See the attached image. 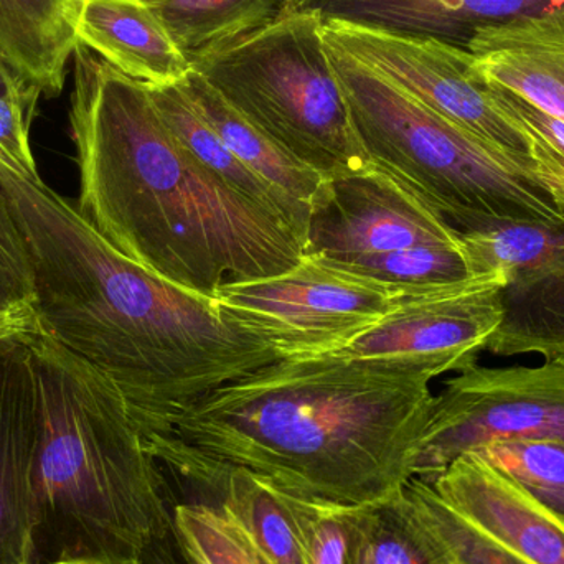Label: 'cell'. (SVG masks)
Here are the masks:
<instances>
[{
	"label": "cell",
	"instance_id": "cell-1",
	"mask_svg": "<svg viewBox=\"0 0 564 564\" xmlns=\"http://www.w3.org/2000/svg\"><path fill=\"white\" fill-rule=\"evenodd\" d=\"M0 202L22 240L36 327L112 381L141 434L281 360L214 297L116 250L68 198L0 154Z\"/></svg>",
	"mask_w": 564,
	"mask_h": 564
},
{
	"label": "cell",
	"instance_id": "cell-2",
	"mask_svg": "<svg viewBox=\"0 0 564 564\" xmlns=\"http://www.w3.org/2000/svg\"><path fill=\"white\" fill-rule=\"evenodd\" d=\"M69 128L79 214L161 280L214 297L227 282L278 276L304 258L288 225L175 138L145 83L83 45L73 53Z\"/></svg>",
	"mask_w": 564,
	"mask_h": 564
},
{
	"label": "cell",
	"instance_id": "cell-3",
	"mask_svg": "<svg viewBox=\"0 0 564 564\" xmlns=\"http://www.w3.org/2000/svg\"><path fill=\"white\" fill-rule=\"evenodd\" d=\"M434 378L426 368L334 354L285 357L212 391L152 433L289 492L365 506L413 479Z\"/></svg>",
	"mask_w": 564,
	"mask_h": 564
},
{
	"label": "cell",
	"instance_id": "cell-4",
	"mask_svg": "<svg viewBox=\"0 0 564 564\" xmlns=\"http://www.w3.org/2000/svg\"><path fill=\"white\" fill-rule=\"evenodd\" d=\"M26 341L43 406L29 564H139L174 523L161 464L109 378L42 332Z\"/></svg>",
	"mask_w": 564,
	"mask_h": 564
},
{
	"label": "cell",
	"instance_id": "cell-5",
	"mask_svg": "<svg viewBox=\"0 0 564 564\" xmlns=\"http://www.w3.org/2000/svg\"><path fill=\"white\" fill-rule=\"evenodd\" d=\"M324 45L370 161L404 182L460 234L500 224L564 225L558 188L344 50Z\"/></svg>",
	"mask_w": 564,
	"mask_h": 564
},
{
	"label": "cell",
	"instance_id": "cell-6",
	"mask_svg": "<svg viewBox=\"0 0 564 564\" xmlns=\"http://www.w3.org/2000/svg\"><path fill=\"white\" fill-rule=\"evenodd\" d=\"M321 25L318 13L282 9L264 25L192 59V68L289 154L330 181L373 162L351 124Z\"/></svg>",
	"mask_w": 564,
	"mask_h": 564
},
{
	"label": "cell",
	"instance_id": "cell-7",
	"mask_svg": "<svg viewBox=\"0 0 564 564\" xmlns=\"http://www.w3.org/2000/svg\"><path fill=\"white\" fill-rule=\"evenodd\" d=\"M322 40L365 63L437 115L516 159L564 195V158L506 108L469 50L345 20L322 19Z\"/></svg>",
	"mask_w": 564,
	"mask_h": 564
},
{
	"label": "cell",
	"instance_id": "cell-8",
	"mask_svg": "<svg viewBox=\"0 0 564 564\" xmlns=\"http://www.w3.org/2000/svg\"><path fill=\"white\" fill-rule=\"evenodd\" d=\"M403 292L304 254L278 276L227 282L214 299L285 358L335 350L377 324Z\"/></svg>",
	"mask_w": 564,
	"mask_h": 564
},
{
	"label": "cell",
	"instance_id": "cell-9",
	"mask_svg": "<svg viewBox=\"0 0 564 564\" xmlns=\"http://www.w3.org/2000/svg\"><path fill=\"white\" fill-rule=\"evenodd\" d=\"M503 441H564V365L460 371L434 397L414 477L436 479L467 453Z\"/></svg>",
	"mask_w": 564,
	"mask_h": 564
},
{
	"label": "cell",
	"instance_id": "cell-10",
	"mask_svg": "<svg viewBox=\"0 0 564 564\" xmlns=\"http://www.w3.org/2000/svg\"><path fill=\"white\" fill-rule=\"evenodd\" d=\"M482 273H502L500 322L486 350L564 365V225L500 224L463 234Z\"/></svg>",
	"mask_w": 564,
	"mask_h": 564
},
{
	"label": "cell",
	"instance_id": "cell-11",
	"mask_svg": "<svg viewBox=\"0 0 564 564\" xmlns=\"http://www.w3.org/2000/svg\"><path fill=\"white\" fill-rule=\"evenodd\" d=\"M500 271L431 291H404L401 301L367 330L327 354L354 360L426 368L440 375L467 370L499 327Z\"/></svg>",
	"mask_w": 564,
	"mask_h": 564
},
{
	"label": "cell",
	"instance_id": "cell-12",
	"mask_svg": "<svg viewBox=\"0 0 564 564\" xmlns=\"http://www.w3.org/2000/svg\"><path fill=\"white\" fill-rule=\"evenodd\" d=\"M463 234L384 169L330 178L312 214L305 254L332 263L416 247L463 248Z\"/></svg>",
	"mask_w": 564,
	"mask_h": 564
},
{
	"label": "cell",
	"instance_id": "cell-13",
	"mask_svg": "<svg viewBox=\"0 0 564 564\" xmlns=\"http://www.w3.org/2000/svg\"><path fill=\"white\" fill-rule=\"evenodd\" d=\"M43 430L39 368L26 338L0 341V564H29L32 482Z\"/></svg>",
	"mask_w": 564,
	"mask_h": 564
},
{
	"label": "cell",
	"instance_id": "cell-14",
	"mask_svg": "<svg viewBox=\"0 0 564 564\" xmlns=\"http://www.w3.org/2000/svg\"><path fill=\"white\" fill-rule=\"evenodd\" d=\"M430 484L451 509L513 555L564 564V520L480 454L457 457Z\"/></svg>",
	"mask_w": 564,
	"mask_h": 564
},
{
	"label": "cell",
	"instance_id": "cell-15",
	"mask_svg": "<svg viewBox=\"0 0 564 564\" xmlns=\"http://www.w3.org/2000/svg\"><path fill=\"white\" fill-rule=\"evenodd\" d=\"M467 50L484 82L564 122V2L486 26Z\"/></svg>",
	"mask_w": 564,
	"mask_h": 564
},
{
	"label": "cell",
	"instance_id": "cell-16",
	"mask_svg": "<svg viewBox=\"0 0 564 564\" xmlns=\"http://www.w3.org/2000/svg\"><path fill=\"white\" fill-rule=\"evenodd\" d=\"M68 22L79 45L129 78L177 85L192 72L191 58L142 0H68Z\"/></svg>",
	"mask_w": 564,
	"mask_h": 564
},
{
	"label": "cell",
	"instance_id": "cell-17",
	"mask_svg": "<svg viewBox=\"0 0 564 564\" xmlns=\"http://www.w3.org/2000/svg\"><path fill=\"white\" fill-rule=\"evenodd\" d=\"M564 0H284L282 9L315 12L466 48L479 30L545 12ZM281 9V10H282Z\"/></svg>",
	"mask_w": 564,
	"mask_h": 564
},
{
	"label": "cell",
	"instance_id": "cell-18",
	"mask_svg": "<svg viewBox=\"0 0 564 564\" xmlns=\"http://www.w3.org/2000/svg\"><path fill=\"white\" fill-rule=\"evenodd\" d=\"M178 85L228 148L251 171L276 188L282 197L307 212L312 218V214L327 198L330 181L289 154L270 135L248 121L197 69L192 68Z\"/></svg>",
	"mask_w": 564,
	"mask_h": 564
},
{
	"label": "cell",
	"instance_id": "cell-19",
	"mask_svg": "<svg viewBox=\"0 0 564 564\" xmlns=\"http://www.w3.org/2000/svg\"><path fill=\"white\" fill-rule=\"evenodd\" d=\"M148 89L159 115L187 151L228 187L288 225L297 235L305 251L311 215L282 197L276 188L271 187L257 172L251 171L208 124L207 119L198 112L178 83L164 86L148 85Z\"/></svg>",
	"mask_w": 564,
	"mask_h": 564
},
{
	"label": "cell",
	"instance_id": "cell-20",
	"mask_svg": "<svg viewBox=\"0 0 564 564\" xmlns=\"http://www.w3.org/2000/svg\"><path fill=\"white\" fill-rule=\"evenodd\" d=\"M78 45L68 22V0H0V55L46 98L62 93Z\"/></svg>",
	"mask_w": 564,
	"mask_h": 564
},
{
	"label": "cell",
	"instance_id": "cell-21",
	"mask_svg": "<svg viewBox=\"0 0 564 564\" xmlns=\"http://www.w3.org/2000/svg\"><path fill=\"white\" fill-rule=\"evenodd\" d=\"M192 59L218 48L281 12L284 0H142Z\"/></svg>",
	"mask_w": 564,
	"mask_h": 564
},
{
	"label": "cell",
	"instance_id": "cell-22",
	"mask_svg": "<svg viewBox=\"0 0 564 564\" xmlns=\"http://www.w3.org/2000/svg\"><path fill=\"white\" fill-rule=\"evenodd\" d=\"M351 564H449L403 490L368 503Z\"/></svg>",
	"mask_w": 564,
	"mask_h": 564
},
{
	"label": "cell",
	"instance_id": "cell-23",
	"mask_svg": "<svg viewBox=\"0 0 564 564\" xmlns=\"http://www.w3.org/2000/svg\"><path fill=\"white\" fill-rule=\"evenodd\" d=\"M332 264L403 291L449 288L489 274L479 270L466 245L463 248H406L393 253L375 254L347 263Z\"/></svg>",
	"mask_w": 564,
	"mask_h": 564
},
{
	"label": "cell",
	"instance_id": "cell-24",
	"mask_svg": "<svg viewBox=\"0 0 564 564\" xmlns=\"http://www.w3.org/2000/svg\"><path fill=\"white\" fill-rule=\"evenodd\" d=\"M276 489L294 520L305 564L354 563L368 503L355 506Z\"/></svg>",
	"mask_w": 564,
	"mask_h": 564
},
{
	"label": "cell",
	"instance_id": "cell-25",
	"mask_svg": "<svg viewBox=\"0 0 564 564\" xmlns=\"http://www.w3.org/2000/svg\"><path fill=\"white\" fill-rule=\"evenodd\" d=\"M404 496L424 529L433 536L449 564H532L513 555L456 510L451 509L426 480L413 477L404 486Z\"/></svg>",
	"mask_w": 564,
	"mask_h": 564
},
{
	"label": "cell",
	"instance_id": "cell-26",
	"mask_svg": "<svg viewBox=\"0 0 564 564\" xmlns=\"http://www.w3.org/2000/svg\"><path fill=\"white\" fill-rule=\"evenodd\" d=\"M476 453L564 520V441H503Z\"/></svg>",
	"mask_w": 564,
	"mask_h": 564
},
{
	"label": "cell",
	"instance_id": "cell-27",
	"mask_svg": "<svg viewBox=\"0 0 564 564\" xmlns=\"http://www.w3.org/2000/svg\"><path fill=\"white\" fill-rule=\"evenodd\" d=\"M178 532L207 564H273L230 516L205 502L172 506Z\"/></svg>",
	"mask_w": 564,
	"mask_h": 564
},
{
	"label": "cell",
	"instance_id": "cell-28",
	"mask_svg": "<svg viewBox=\"0 0 564 564\" xmlns=\"http://www.w3.org/2000/svg\"><path fill=\"white\" fill-rule=\"evenodd\" d=\"M35 116L12 99L0 98V154L22 174L40 177L30 148V124Z\"/></svg>",
	"mask_w": 564,
	"mask_h": 564
},
{
	"label": "cell",
	"instance_id": "cell-29",
	"mask_svg": "<svg viewBox=\"0 0 564 564\" xmlns=\"http://www.w3.org/2000/svg\"><path fill=\"white\" fill-rule=\"evenodd\" d=\"M0 285L32 307V271L23 251L22 240L2 202H0Z\"/></svg>",
	"mask_w": 564,
	"mask_h": 564
},
{
	"label": "cell",
	"instance_id": "cell-30",
	"mask_svg": "<svg viewBox=\"0 0 564 564\" xmlns=\"http://www.w3.org/2000/svg\"><path fill=\"white\" fill-rule=\"evenodd\" d=\"M39 332L33 308L0 285V341L29 338Z\"/></svg>",
	"mask_w": 564,
	"mask_h": 564
},
{
	"label": "cell",
	"instance_id": "cell-31",
	"mask_svg": "<svg viewBox=\"0 0 564 564\" xmlns=\"http://www.w3.org/2000/svg\"><path fill=\"white\" fill-rule=\"evenodd\" d=\"M139 564H207L178 532L175 523L142 552Z\"/></svg>",
	"mask_w": 564,
	"mask_h": 564
},
{
	"label": "cell",
	"instance_id": "cell-32",
	"mask_svg": "<svg viewBox=\"0 0 564 564\" xmlns=\"http://www.w3.org/2000/svg\"><path fill=\"white\" fill-rule=\"evenodd\" d=\"M42 96V89L35 82L0 55V98L12 99L35 116Z\"/></svg>",
	"mask_w": 564,
	"mask_h": 564
},
{
	"label": "cell",
	"instance_id": "cell-33",
	"mask_svg": "<svg viewBox=\"0 0 564 564\" xmlns=\"http://www.w3.org/2000/svg\"><path fill=\"white\" fill-rule=\"evenodd\" d=\"M66 564H91V563H66Z\"/></svg>",
	"mask_w": 564,
	"mask_h": 564
}]
</instances>
